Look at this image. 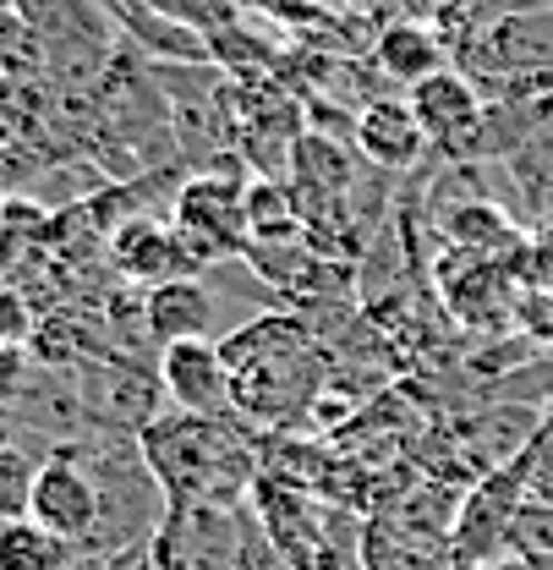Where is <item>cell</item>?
Listing matches in <instances>:
<instances>
[{
  "label": "cell",
  "instance_id": "obj_9",
  "mask_svg": "<svg viewBox=\"0 0 553 570\" xmlns=\"http://www.w3.org/2000/svg\"><path fill=\"white\" fill-rule=\"evenodd\" d=\"M350 148L373 170H416L422 154H427V132L412 116V99H395V94L367 99L350 121Z\"/></svg>",
  "mask_w": 553,
  "mask_h": 570
},
{
  "label": "cell",
  "instance_id": "obj_7",
  "mask_svg": "<svg viewBox=\"0 0 553 570\" xmlns=\"http://www.w3.org/2000/svg\"><path fill=\"white\" fill-rule=\"evenodd\" d=\"M526 504V450L515 461H504L498 472H487V483L472 489V499L455 515V560L461 566H483L498 560L504 543H515V515Z\"/></svg>",
  "mask_w": 553,
  "mask_h": 570
},
{
  "label": "cell",
  "instance_id": "obj_5",
  "mask_svg": "<svg viewBox=\"0 0 553 570\" xmlns=\"http://www.w3.org/2000/svg\"><path fill=\"white\" fill-rule=\"evenodd\" d=\"M455 67L466 71L483 94H493L510 77L553 71V6H526V11L487 17L477 28V39L455 56Z\"/></svg>",
  "mask_w": 553,
  "mask_h": 570
},
{
  "label": "cell",
  "instance_id": "obj_23",
  "mask_svg": "<svg viewBox=\"0 0 553 570\" xmlns=\"http://www.w3.org/2000/svg\"><path fill=\"white\" fill-rule=\"evenodd\" d=\"M549 6H553V0H549Z\"/></svg>",
  "mask_w": 553,
  "mask_h": 570
},
{
  "label": "cell",
  "instance_id": "obj_18",
  "mask_svg": "<svg viewBox=\"0 0 553 570\" xmlns=\"http://www.w3.org/2000/svg\"><path fill=\"white\" fill-rule=\"evenodd\" d=\"M148 6L165 11V17H176V22H187V28H198L204 39L225 33V28H236V17H230L225 0H148Z\"/></svg>",
  "mask_w": 553,
  "mask_h": 570
},
{
  "label": "cell",
  "instance_id": "obj_13",
  "mask_svg": "<svg viewBox=\"0 0 553 570\" xmlns=\"http://www.w3.org/2000/svg\"><path fill=\"white\" fill-rule=\"evenodd\" d=\"M105 17L116 22V33H127V45L148 56V61H214V45H208L198 28L154 11L148 0H99ZM219 67V61H214Z\"/></svg>",
  "mask_w": 553,
  "mask_h": 570
},
{
  "label": "cell",
  "instance_id": "obj_1",
  "mask_svg": "<svg viewBox=\"0 0 553 570\" xmlns=\"http://www.w3.org/2000/svg\"><path fill=\"white\" fill-rule=\"evenodd\" d=\"M230 367V406L258 428L296 423L324 395V341L296 313H264L219 341Z\"/></svg>",
  "mask_w": 553,
  "mask_h": 570
},
{
  "label": "cell",
  "instance_id": "obj_4",
  "mask_svg": "<svg viewBox=\"0 0 553 570\" xmlns=\"http://www.w3.org/2000/svg\"><path fill=\"white\" fill-rule=\"evenodd\" d=\"M170 225H176L181 247L192 253L198 275L214 264L247 258V247H253V236H247V181L219 176V170L181 181V193L170 204Z\"/></svg>",
  "mask_w": 553,
  "mask_h": 570
},
{
  "label": "cell",
  "instance_id": "obj_15",
  "mask_svg": "<svg viewBox=\"0 0 553 570\" xmlns=\"http://www.w3.org/2000/svg\"><path fill=\"white\" fill-rule=\"evenodd\" d=\"M88 549H77L71 538L39 527L33 515L22 521H0V570H77Z\"/></svg>",
  "mask_w": 553,
  "mask_h": 570
},
{
  "label": "cell",
  "instance_id": "obj_14",
  "mask_svg": "<svg viewBox=\"0 0 553 570\" xmlns=\"http://www.w3.org/2000/svg\"><path fill=\"white\" fill-rule=\"evenodd\" d=\"M373 67H378V77H389L401 88H416L422 77L455 67V61H450V45L438 39V28L427 17H389L373 33Z\"/></svg>",
  "mask_w": 553,
  "mask_h": 570
},
{
  "label": "cell",
  "instance_id": "obj_16",
  "mask_svg": "<svg viewBox=\"0 0 553 570\" xmlns=\"http://www.w3.org/2000/svg\"><path fill=\"white\" fill-rule=\"evenodd\" d=\"M247 236H253V247L302 236V209H296V193H290L285 176H253L247 181Z\"/></svg>",
  "mask_w": 553,
  "mask_h": 570
},
{
  "label": "cell",
  "instance_id": "obj_10",
  "mask_svg": "<svg viewBox=\"0 0 553 570\" xmlns=\"http://www.w3.org/2000/svg\"><path fill=\"white\" fill-rule=\"evenodd\" d=\"M142 330H148L154 346L214 341V335H219V296H214L198 275L148 285V291H142Z\"/></svg>",
  "mask_w": 553,
  "mask_h": 570
},
{
  "label": "cell",
  "instance_id": "obj_17",
  "mask_svg": "<svg viewBox=\"0 0 553 570\" xmlns=\"http://www.w3.org/2000/svg\"><path fill=\"white\" fill-rule=\"evenodd\" d=\"M45 455H28L17 444H0V521H22L33 504V478Z\"/></svg>",
  "mask_w": 553,
  "mask_h": 570
},
{
  "label": "cell",
  "instance_id": "obj_20",
  "mask_svg": "<svg viewBox=\"0 0 553 570\" xmlns=\"http://www.w3.org/2000/svg\"><path fill=\"white\" fill-rule=\"evenodd\" d=\"M99 570H154V538H142V543H127V549L105 554Z\"/></svg>",
  "mask_w": 553,
  "mask_h": 570
},
{
  "label": "cell",
  "instance_id": "obj_22",
  "mask_svg": "<svg viewBox=\"0 0 553 570\" xmlns=\"http://www.w3.org/2000/svg\"><path fill=\"white\" fill-rule=\"evenodd\" d=\"M154 570H181L176 560H165V554H154Z\"/></svg>",
  "mask_w": 553,
  "mask_h": 570
},
{
  "label": "cell",
  "instance_id": "obj_8",
  "mask_svg": "<svg viewBox=\"0 0 553 570\" xmlns=\"http://www.w3.org/2000/svg\"><path fill=\"white\" fill-rule=\"evenodd\" d=\"M159 390L176 401V412L236 417V406H230V367H225L219 341H176V346H159Z\"/></svg>",
  "mask_w": 553,
  "mask_h": 570
},
{
  "label": "cell",
  "instance_id": "obj_6",
  "mask_svg": "<svg viewBox=\"0 0 553 570\" xmlns=\"http://www.w3.org/2000/svg\"><path fill=\"white\" fill-rule=\"evenodd\" d=\"M28 515H33L39 527L71 538L77 549L93 543V532H99V483H93V472H88V461H82L77 444H56V450L39 461Z\"/></svg>",
  "mask_w": 553,
  "mask_h": 570
},
{
  "label": "cell",
  "instance_id": "obj_3",
  "mask_svg": "<svg viewBox=\"0 0 553 570\" xmlns=\"http://www.w3.org/2000/svg\"><path fill=\"white\" fill-rule=\"evenodd\" d=\"M99 483V532L88 543V554H116L127 543H142L159 532V521L170 515V499L159 489V478L148 472L138 439H71Z\"/></svg>",
  "mask_w": 553,
  "mask_h": 570
},
{
  "label": "cell",
  "instance_id": "obj_12",
  "mask_svg": "<svg viewBox=\"0 0 553 570\" xmlns=\"http://www.w3.org/2000/svg\"><path fill=\"white\" fill-rule=\"evenodd\" d=\"M110 258L127 281L138 285H159V281H181V275H198L192 253L181 247L176 225L170 219H127L116 236H110Z\"/></svg>",
  "mask_w": 553,
  "mask_h": 570
},
{
  "label": "cell",
  "instance_id": "obj_2",
  "mask_svg": "<svg viewBox=\"0 0 553 570\" xmlns=\"http://www.w3.org/2000/svg\"><path fill=\"white\" fill-rule=\"evenodd\" d=\"M138 450L170 504H236L258 483V444L230 417L165 412L138 428Z\"/></svg>",
  "mask_w": 553,
  "mask_h": 570
},
{
  "label": "cell",
  "instance_id": "obj_19",
  "mask_svg": "<svg viewBox=\"0 0 553 570\" xmlns=\"http://www.w3.org/2000/svg\"><path fill=\"white\" fill-rule=\"evenodd\" d=\"M28 335H33V318H28L22 296L17 291H0V346H22Z\"/></svg>",
  "mask_w": 553,
  "mask_h": 570
},
{
  "label": "cell",
  "instance_id": "obj_21",
  "mask_svg": "<svg viewBox=\"0 0 553 570\" xmlns=\"http://www.w3.org/2000/svg\"><path fill=\"white\" fill-rule=\"evenodd\" d=\"M307 6H324V11H346L350 0H307Z\"/></svg>",
  "mask_w": 553,
  "mask_h": 570
},
{
  "label": "cell",
  "instance_id": "obj_11",
  "mask_svg": "<svg viewBox=\"0 0 553 570\" xmlns=\"http://www.w3.org/2000/svg\"><path fill=\"white\" fill-rule=\"evenodd\" d=\"M483 110H487V94L461 67L433 71V77H422L412 88V116L422 121V132H427L433 148L461 142L477 121H483Z\"/></svg>",
  "mask_w": 553,
  "mask_h": 570
}]
</instances>
